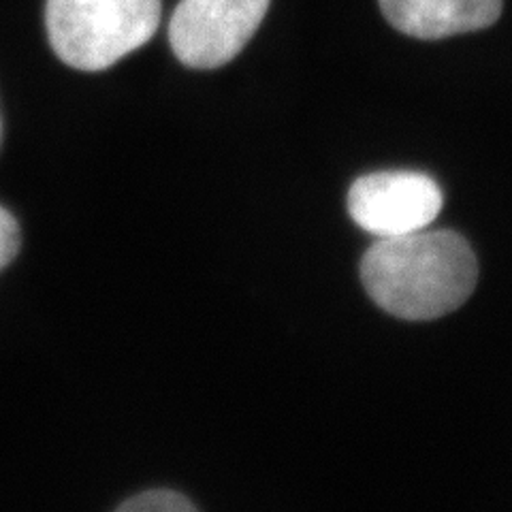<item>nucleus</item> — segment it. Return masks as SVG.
<instances>
[{"label":"nucleus","mask_w":512,"mask_h":512,"mask_svg":"<svg viewBox=\"0 0 512 512\" xmlns=\"http://www.w3.org/2000/svg\"><path fill=\"white\" fill-rule=\"evenodd\" d=\"M476 278L474 250L453 231L384 237L361 261L370 297L384 312L406 320H431L461 308Z\"/></svg>","instance_id":"nucleus-1"},{"label":"nucleus","mask_w":512,"mask_h":512,"mask_svg":"<svg viewBox=\"0 0 512 512\" xmlns=\"http://www.w3.org/2000/svg\"><path fill=\"white\" fill-rule=\"evenodd\" d=\"M116 512H197L184 495L169 489H154L126 500Z\"/></svg>","instance_id":"nucleus-6"},{"label":"nucleus","mask_w":512,"mask_h":512,"mask_svg":"<svg viewBox=\"0 0 512 512\" xmlns=\"http://www.w3.org/2000/svg\"><path fill=\"white\" fill-rule=\"evenodd\" d=\"M20 224L15 216L0 205V271H3L20 252Z\"/></svg>","instance_id":"nucleus-7"},{"label":"nucleus","mask_w":512,"mask_h":512,"mask_svg":"<svg viewBox=\"0 0 512 512\" xmlns=\"http://www.w3.org/2000/svg\"><path fill=\"white\" fill-rule=\"evenodd\" d=\"M269 0H180L169 22L173 54L190 69L231 62L261 26Z\"/></svg>","instance_id":"nucleus-3"},{"label":"nucleus","mask_w":512,"mask_h":512,"mask_svg":"<svg viewBox=\"0 0 512 512\" xmlns=\"http://www.w3.org/2000/svg\"><path fill=\"white\" fill-rule=\"evenodd\" d=\"M0 141H3V122H0Z\"/></svg>","instance_id":"nucleus-8"},{"label":"nucleus","mask_w":512,"mask_h":512,"mask_svg":"<svg viewBox=\"0 0 512 512\" xmlns=\"http://www.w3.org/2000/svg\"><path fill=\"white\" fill-rule=\"evenodd\" d=\"M384 18L404 35L444 39L491 26L502 0H380Z\"/></svg>","instance_id":"nucleus-5"},{"label":"nucleus","mask_w":512,"mask_h":512,"mask_svg":"<svg viewBox=\"0 0 512 512\" xmlns=\"http://www.w3.org/2000/svg\"><path fill=\"white\" fill-rule=\"evenodd\" d=\"M160 11V0H47V37L69 67L105 71L154 37Z\"/></svg>","instance_id":"nucleus-2"},{"label":"nucleus","mask_w":512,"mask_h":512,"mask_svg":"<svg viewBox=\"0 0 512 512\" xmlns=\"http://www.w3.org/2000/svg\"><path fill=\"white\" fill-rule=\"evenodd\" d=\"M442 210V190L425 173L380 171L363 175L348 192V212L367 233L384 237L427 229Z\"/></svg>","instance_id":"nucleus-4"}]
</instances>
